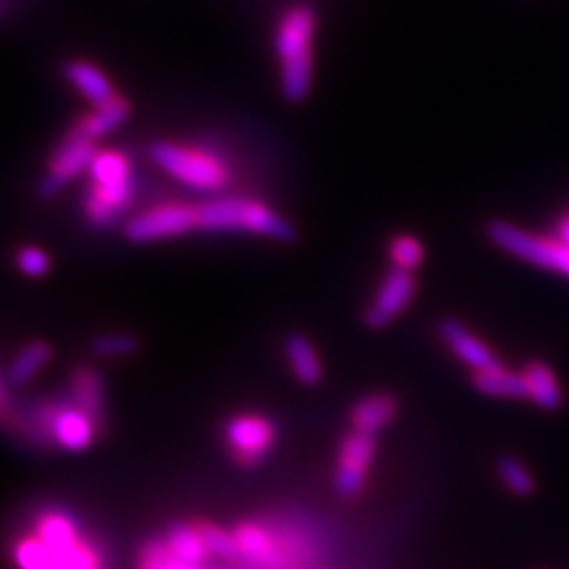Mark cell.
Wrapping results in <instances>:
<instances>
[{
    "label": "cell",
    "mask_w": 569,
    "mask_h": 569,
    "mask_svg": "<svg viewBox=\"0 0 569 569\" xmlns=\"http://www.w3.org/2000/svg\"><path fill=\"white\" fill-rule=\"evenodd\" d=\"M316 24L318 17L311 6H295L280 17L276 29L282 96L290 102H305L311 91Z\"/></svg>",
    "instance_id": "1"
},
{
    "label": "cell",
    "mask_w": 569,
    "mask_h": 569,
    "mask_svg": "<svg viewBox=\"0 0 569 569\" xmlns=\"http://www.w3.org/2000/svg\"><path fill=\"white\" fill-rule=\"evenodd\" d=\"M198 228L211 233H252L278 242H292L297 228L261 200L226 194L198 204Z\"/></svg>",
    "instance_id": "2"
},
{
    "label": "cell",
    "mask_w": 569,
    "mask_h": 569,
    "mask_svg": "<svg viewBox=\"0 0 569 569\" xmlns=\"http://www.w3.org/2000/svg\"><path fill=\"white\" fill-rule=\"evenodd\" d=\"M152 162L164 169L178 183L204 192H221L230 183V167L211 150L159 140L150 150Z\"/></svg>",
    "instance_id": "3"
},
{
    "label": "cell",
    "mask_w": 569,
    "mask_h": 569,
    "mask_svg": "<svg viewBox=\"0 0 569 569\" xmlns=\"http://www.w3.org/2000/svg\"><path fill=\"white\" fill-rule=\"evenodd\" d=\"M487 233L489 240L503 252L569 278V244L560 238L531 233V230L508 221H493Z\"/></svg>",
    "instance_id": "4"
},
{
    "label": "cell",
    "mask_w": 569,
    "mask_h": 569,
    "mask_svg": "<svg viewBox=\"0 0 569 569\" xmlns=\"http://www.w3.org/2000/svg\"><path fill=\"white\" fill-rule=\"evenodd\" d=\"M96 154H98L96 140L88 138L74 123V127L64 133L60 146L50 157L48 169L39 183V198L41 200L56 198V194L64 190L71 181H77V176L88 171Z\"/></svg>",
    "instance_id": "5"
},
{
    "label": "cell",
    "mask_w": 569,
    "mask_h": 569,
    "mask_svg": "<svg viewBox=\"0 0 569 569\" xmlns=\"http://www.w3.org/2000/svg\"><path fill=\"white\" fill-rule=\"evenodd\" d=\"M39 422V430L52 441L60 443L64 451L81 453L96 441L98 422L86 416L79 406H67L60 401H43L29 416Z\"/></svg>",
    "instance_id": "6"
},
{
    "label": "cell",
    "mask_w": 569,
    "mask_h": 569,
    "mask_svg": "<svg viewBox=\"0 0 569 569\" xmlns=\"http://www.w3.org/2000/svg\"><path fill=\"white\" fill-rule=\"evenodd\" d=\"M198 230V204L190 202H162L138 211L123 226V236L131 242H157L186 236Z\"/></svg>",
    "instance_id": "7"
},
{
    "label": "cell",
    "mask_w": 569,
    "mask_h": 569,
    "mask_svg": "<svg viewBox=\"0 0 569 569\" xmlns=\"http://www.w3.org/2000/svg\"><path fill=\"white\" fill-rule=\"evenodd\" d=\"M376 451H378L376 435L351 430L345 437L340 453H337V466H335L337 493L345 498H356L363 491Z\"/></svg>",
    "instance_id": "8"
},
{
    "label": "cell",
    "mask_w": 569,
    "mask_h": 569,
    "mask_svg": "<svg viewBox=\"0 0 569 569\" xmlns=\"http://www.w3.org/2000/svg\"><path fill=\"white\" fill-rule=\"evenodd\" d=\"M276 441V427L263 416H238L226 425V443L233 460L242 468H257L269 456Z\"/></svg>",
    "instance_id": "9"
},
{
    "label": "cell",
    "mask_w": 569,
    "mask_h": 569,
    "mask_svg": "<svg viewBox=\"0 0 569 569\" xmlns=\"http://www.w3.org/2000/svg\"><path fill=\"white\" fill-rule=\"evenodd\" d=\"M418 292V282L411 271H401L391 266V271L382 278L376 297L370 299V305L363 313L366 326L372 330L387 328L391 320H397L408 305H411Z\"/></svg>",
    "instance_id": "10"
},
{
    "label": "cell",
    "mask_w": 569,
    "mask_h": 569,
    "mask_svg": "<svg viewBox=\"0 0 569 569\" xmlns=\"http://www.w3.org/2000/svg\"><path fill=\"white\" fill-rule=\"evenodd\" d=\"M133 181L129 183H91L83 192V217L93 228H112L133 202Z\"/></svg>",
    "instance_id": "11"
},
{
    "label": "cell",
    "mask_w": 569,
    "mask_h": 569,
    "mask_svg": "<svg viewBox=\"0 0 569 569\" xmlns=\"http://www.w3.org/2000/svg\"><path fill=\"white\" fill-rule=\"evenodd\" d=\"M439 337H441L443 347H447L462 366H468L470 372L489 368V366L501 361L498 359V353L482 340V337L462 326L460 320H453V318L441 320Z\"/></svg>",
    "instance_id": "12"
},
{
    "label": "cell",
    "mask_w": 569,
    "mask_h": 569,
    "mask_svg": "<svg viewBox=\"0 0 569 569\" xmlns=\"http://www.w3.org/2000/svg\"><path fill=\"white\" fill-rule=\"evenodd\" d=\"M399 416V399L391 391H376L351 408V427L366 435H380Z\"/></svg>",
    "instance_id": "13"
},
{
    "label": "cell",
    "mask_w": 569,
    "mask_h": 569,
    "mask_svg": "<svg viewBox=\"0 0 569 569\" xmlns=\"http://www.w3.org/2000/svg\"><path fill=\"white\" fill-rule=\"evenodd\" d=\"M520 372L527 401L543 408V411H558L565 403V391L558 380V372L546 361H529L522 366Z\"/></svg>",
    "instance_id": "14"
},
{
    "label": "cell",
    "mask_w": 569,
    "mask_h": 569,
    "mask_svg": "<svg viewBox=\"0 0 569 569\" xmlns=\"http://www.w3.org/2000/svg\"><path fill=\"white\" fill-rule=\"evenodd\" d=\"M69 391L74 406H79L86 416H91L100 427V422L104 420V403H107L104 382L100 372L93 366L74 368L71 370Z\"/></svg>",
    "instance_id": "15"
},
{
    "label": "cell",
    "mask_w": 569,
    "mask_h": 569,
    "mask_svg": "<svg viewBox=\"0 0 569 569\" xmlns=\"http://www.w3.org/2000/svg\"><path fill=\"white\" fill-rule=\"evenodd\" d=\"M64 79L71 86H74L77 91L93 107L110 102L117 96L112 81L107 79L104 71L93 62H86V60L67 62L64 64Z\"/></svg>",
    "instance_id": "16"
},
{
    "label": "cell",
    "mask_w": 569,
    "mask_h": 569,
    "mask_svg": "<svg viewBox=\"0 0 569 569\" xmlns=\"http://www.w3.org/2000/svg\"><path fill=\"white\" fill-rule=\"evenodd\" d=\"M472 387L493 399H527L520 370H510L503 361L472 372Z\"/></svg>",
    "instance_id": "17"
},
{
    "label": "cell",
    "mask_w": 569,
    "mask_h": 569,
    "mask_svg": "<svg viewBox=\"0 0 569 569\" xmlns=\"http://www.w3.org/2000/svg\"><path fill=\"white\" fill-rule=\"evenodd\" d=\"M284 353H288V363L301 385L316 387L323 380V363L305 332H290L284 337Z\"/></svg>",
    "instance_id": "18"
},
{
    "label": "cell",
    "mask_w": 569,
    "mask_h": 569,
    "mask_svg": "<svg viewBox=\"0 0 569 569\" xmlns=\"http://www.w3.org/2000/svg\"><path fill=\"white\" fill-rule=\"evenodd\" d=\"M131 117V102L123 96H114L110 102L93 107L91 114H86L77 121V127L88 136L93 138L96 142L100 138H104L107 133L117 131L123 121Z\"/></svg>",
    "instance_id": "19"
},
{
    "label": "cell",
    "mask_w": 569,
    "mask_h": 569,
    "mask_svg": "<svg viewBox=\"0 0 569 569\" xmlns=\"http://www.w3.org/2000/svg\"><path fill=\"white\" fill-rule=\"evenodd\" d=\"M233 533L240 543L242 556H247L252 562L263 565L269 569H278L282 565V556H280L276 541L259 525L242 522V525H238V529Z\"/></svg>",
    "instance_id": "20"
},
{
    "label": "cell",
    "mask_w": 569,
    "mask_h": 569,
    "mask_svg": "<svg viewBox=\"0 0 569 569\" xmlns=\"http://www.w3.org/2000/svg\"><path fill=\"white\" fill-rule=\"evenodd\" d=\"M52 359V347L46 340H33L27 347L20 349L6 370V380L12 387H22L31 382V378L39 376V372L50 363Z\"/></svg>",
    "instance_id": "21"
},
{
    "label": "cell",
    "mask_w": 569,
    "mask_h": 569,
    "mask_svg": "<svg viewBox=\"0 0 569 569\" xmlns=\"http://www.w3.org/2000/svg\"><path fill=\"white\" fill-rule=\"evenodd\" d=\"M167 543L171 553L188 565H202L209 558V548L202 541L198 525L190 522H171L167 529Z\"/></svg>",
    "instance_id": "22"
},
{
    "label": "cell",
    "mask_w": 569,
    "mask_h": 569,
    "mask_svg": "<svg viewBox=\"0 0 569 569\" xmlns=\"http://www.w3.org/2000/svg\"><path fill=\"white\" fill-rule=\"evenodd\" d=\"M36 537L41 539V543L50 550V553H58V550H64L81 541L74 520L67 518L62 512L43 515L39 525H36Z\"/></svg>",
    "instance_id": "23"
},
{
    "label": "cell",
    "mask_w": 569,
    "mask_h": 569,
    "mask_svg": "<svg viewBox=\"0 0 569 569\" xmlns=\"http://www.w3.org/2000/svg\"><path fill=\"white\" fill-rule=\"evenodd\" d=\"M496 475H498V479H501L506 491H510L512 496L529 498L533 491H537V479H533L531 470L520 458H515V456L498 458Z\"/></svg>",
    "instance_id": "24"
},
{
    "label": "cell",
    "mask_w": 569,
    "mask_h": 569,
    "mask_svg": "<svg viewBox=\"0 0 569 569\" xmlns=\"http://www.w3.org/2000/svg\"><path fill=\"white\" fill-rule=\"evenodd\" d=\"M387 254H389V261L395 269L416 273L425 261V244L413 233H397L389 240Z\"/></svg>",
    "instance_id": "25"
},
{
    "label": "cell",
    "mask_w": 569,
    "mask_h": 569,
    "mask_svg": "<svg viewBox=\"0 0 569 569\" xmlns=\"http://www.w3.org/2000/svg\"><path fill=\"white\" fill-rule=\"evenodd\" d=\"M138 351V337L131 332H104L98 335L91 342V353L96 359H127V356Z\"/></svg>",
    "instance_id": "26"
},
{
    "label": "cell",
    "mask_w": 569,
    "mask_h": 569,
    "mask_svg": "<svg viewBox=\"0 0 569 569\" xmlns=\"http://www.w3.org/2000/svg\"><path fill=\"white\" fill-rule=\"evenodd\" d=\"M48 569H102V565H100V558L96 550L88 543L79 541L64 550H58V553H50Z\"/></svg>",
    "instance_id": "27"
},
{
    "label": "cell",
    "mask_w": 569,
    "mask_h": 569,
    "mask_svg": "<svg viewBox=\"0 0 569 569\" xmlns=\"http://www.w3.org/2000/svg\"><path fill=\"white\" fill-rule=\"evenodd\" d=\"M198 529L202 533L204 546L209 548V553L226 558V560H236L242 556L236 533H230V531H226L217 525H209V522H198Z\"/></svg>",
    "instance_id": "28"
},
{
    "label": "cell",
    "mask_w": 569,
    "mask_h": 569,
    "mask_svg": "<svg viewBox=\"0 0 569 569\" xmlns=\"http://www.w3.org/2000/svg\"><path fill=\"white\" fill-rule=\"evenodd\" d=\"M140 569H200V567L178 560L171 553L167 539H152L146 543V548H142Z\"/></svg>",
    "instance_id": "29"
},
{
    "label": "cell",
    "mask_w": 569,
    "mask_h": 569,
    "mask_svg": "<svg viewBox=\"0 0 569 569\" xmlns=\"http://www.w3.org/2000/svg\"><path fill=\"white\" fill-rule=\"evenodd\" d=\"M12 556L20 569H48L50 567V553L39 537L22 539L14 546Z\"/></svg>",
    "instance_id": "30"
},
{
    "label": "cell",
    "mask_w": 569,
    "mask_h": 569,
    "mask_svg": "<svg viewBox=\"0 0 569 569\" xmlns=\"http://www.w3.org/2000/svg\"><path fill=\"white\" fill-rule=\"evenodd\" d=\"M17 269H20L27 278H43L50 271V257L46 249L36 247V244H27L22 247L20 252L14 257Z\"/></svg>",
    "instance_id": "31"
},
{
    "label": "cell",
    "mask_w": 569,
    "mask_h": 569,
    "mask_svg": "<svg viewBox=\"0 0 569 569\" xmlns=\"http://www.w3.org/2000/svg\"><path fill=\"white\" fill-rule=\"evenodd\" d=\"M553 236L560 238L562 242L569 244V211L560 213V217L556 219V226H553Z\"/></svg>",
    "instance_id": "32"
},
{
    "label": "cell",
    "mask_w": 569,
    "mask_h": 569,
    "mask_svg": "<svg viewBox=\"0 0 569 569\" xmlns=\"http://www.w3.org/2000/svg\"><path fill=\"white\" fill-rule=\"evenodd\" d=\"M0 418H8V399L3 387H0Z\"/></svg>",
    "instance_id": "33"
}]
</instances>
